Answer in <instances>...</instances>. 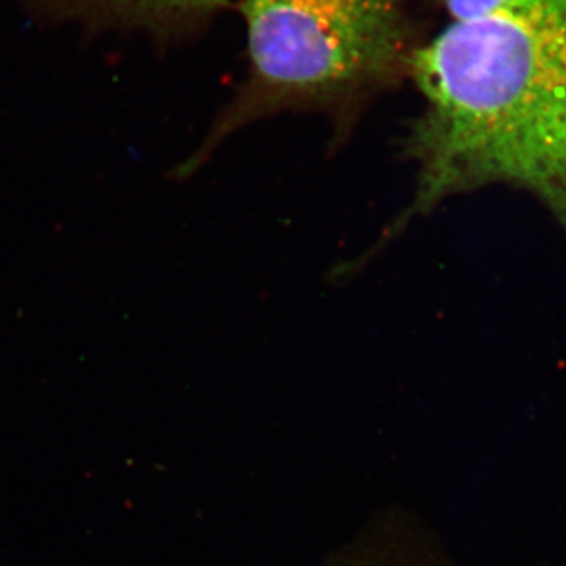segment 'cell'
<instances>
[{
    "label": "cell",
    "instance_id": "cell-2",
    "mask_svg": "<svg viewBox=\"0 0 566 566\" xmlns=\"http://www.w3.org/2000/svg\"><path fill=\"white\" fill-rule=\"evenodd\" d=\"M405 0H244L251 71L202 147L191 175L249 123L285 111L322 112L348 139L365 103L408 74Z\"/></svg>",
    "mask_w": 566,
    "mask_h": 566
},
{
    "label": "cell",
    "instance_id": "cell-4",
    "mask_svg": "<svg viewBox=\"0 0 566 566\" xmlns=\"http://www.w3.org/2000/svg\"><path fill=\"white\" fill-rule=\"evenodd\" d=\"M509 0H444L450 21L474 20L497 10Z\"/></svg>",
    "mask_w": 566,
    "mask_h": 566
},
{
    "label": "cell",
    "instance_id": "cell-3",
    "mask_svg": "<svg viewBox=\"0 0 566 566\" xmlns=\"http://www.w3.org/2000/svg\"><path fill=\"white\" fill-rule=\"evenodd\" d=\"M66 17L93 24L166 31L211 13L232 0H51Z\"/></svg>",
    "mask_w": 566,
    "mask_h": 566
},
{
    "label": "cell",
    "instance_id": "cell-1",
    "mask_svg": "<svg viewBox=\"0 0 566 566\" xmlns=\"http://www.w3.org/2000/svg\"><path fill=\"white\" fill-rule=\"evenodd\" d=\"M408 76L423 98L405 140L416 193L385 241L491 185L532 193L566 230V0H509L450 21L412 50Z\"/></svg>",
    "mask_w": 566,
    "mask_h": 566
}]
</instances>
